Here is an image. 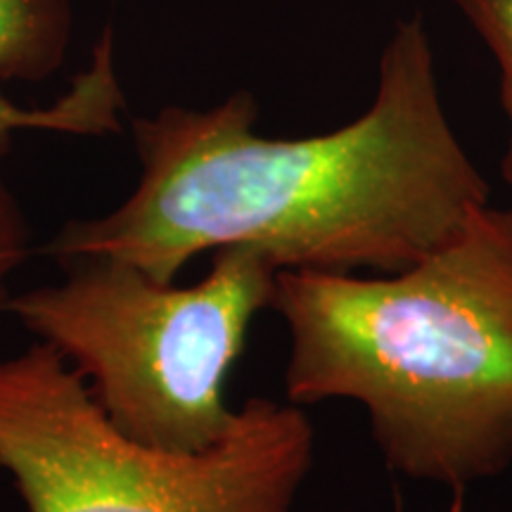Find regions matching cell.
Returning a JSON list of instances; mask_svg holds the SVG:
<instances>
[{
  "label": "cell",
  "instance_id": "cell-9",
  "mask_svg": "<svg viewBox=\"0 0 512 512\" xmlns=\"http://www.w3.org/2000/svg\"><path fill=\"white\" fill-rule=\"evenodd\" d=\"M460 498H463V496H456V503H453L451 512H460ZM396 512H403V510H401V505H399V501H396Z\"/></svg>",
  "mask_w": 512,
  "mask_h": 512
},
{
  "label": "cell",
  "instance_id": "cell-1",
  "mask_svg": "<svg viewBox=\"0 0 512 512\" xmlns=\"http://www.w3.org/2000/svg\"><path fill=\"white\" fill-rule=\"evenodd\" d=\"M256 114L240 91L209 110L136 119V190L107 214L69 221L46 252L64 266L114 256L162 283L223 247H254L278 268L387 275L437 252L489 204L448 124L420 15L396 24L373 105L351 124L266 138Z\"/></svg>",
  "mask_w": 512,
  "mask_h": 512
},
{
  "label": "cell",
  "instance_id": "cell-6",
  "mask_svg": "<svg viewBox=\"0 0 512 512\" xmlns=\"http://www.w3.org/2000/svg\"><path fill=\"white\" fill-rule=\"evenodd\" d=\"M501 64V102L512 112V0H453Z\"/></svg>",
  "mask_w": 512,
  "mask_h": 512
},
{
  "label": "cell",
  "instance_id": "cell-5",
  "mask_svg": "<svg viewBox=\"0 0 512 512\" xmlns=\"http://www.w3.org/2000/svg\"><path fill=\"white\" fill-rule=\"evenodd\" d=\"M69 29V0H0V83L38 81L60 67ZM121 107L124 95L114 74L112 38H105L93 67L55 105L38 110L19 107L0 88V159L8 155L19 131L41 128L76 136L119 131Z\"/></svg>",
  "mask_w": 512,
  "mask_h": 512
},
{
  "label": "cell",
  "instance_id": "cell-4",
  "mask_svg": "<svg viewBox=\"0 0 512 512\" xmlns=\"http://www.w3.org/2000/svg\"><path fill=\"white\" fill-rule=\"evenodd\" d=\"M316 453L302 406L254 396L214 446L126 437L48 344L0 358V470L27 512H294Z\"/></svg>",
  "mask_w": 512,
  "mask_h": 512
},
{
  "label": "cell",
  "instance_id": "cell-8",
  "mask_svg": "<svg viewBox=\"0 0 512 512\" xmlns=\"http://www.w3.org/2000/svg\"><path fill=\"white\" fill-rule=\"evenodd\" d=\"M508 119H510V126H512V112H508ZM503 178H505V183L512 185V128H510L508 150H505V157H503Z\"/></svg>",
  "mask_w": 512,
  "mask_h": 512
},
{
  "label": "cell",
  "instance_id": "cell-3",
  "mask_svg": "<svg viewBox=\"0 0 512 512\" xmlns=\"http://www.w3.org/2000/svg\"><path fill=\"white\" fill-rule=\"evenodd\" d=\"M278 271L259 249L223 247L200 283L176 285L91 256L67 264L60 283L15 294L8 311L79 373L119 432L192 453L235 425L226 384Z\"/></svg>",
  "mask_w": 512,
  "mask_h": 512
},
{
  "label": "cell",
  "instance_id": "cell-2",
  "mask_svg": "<svg viewBox=\"0 0 512 512\" xmlns=\"http://www.w3.org/2000/svg\"><path fill=\"white\" fill-rule=\"evenodd\" d=\"M285 399L361 403L384 465L451 489L512 465V211L486 207L380 278L280 268Z\"/></svg>",
  "mask_w": 512,
  "mask_h": 512
},
{
  "label": "cell",
  "instance_id": "cell-7",
  "mask_svg": "<svg viewBox=\"0 0 512 512\" xmlns=\"http://www.w3.org/2000/svg\"><path fill=\"white\" fill-rule=\"evenodd\" d=\"M31 256V228L17 197L0 181V313L10 309L12 278Z\"/></svg>",
  "mask_w": 512,
  "mask_h": 512
}]
</instances>
